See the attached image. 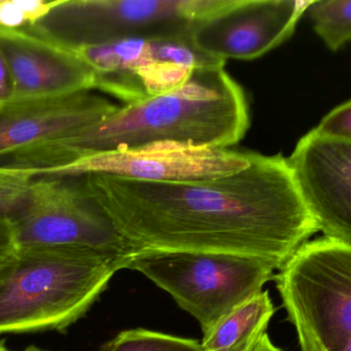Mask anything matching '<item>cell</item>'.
<instances>
[{
    "label": "cell",
    "mask_w": 351,
    "mask_h": 351,
    "mask_svg": "<svg viewBox=\"0 0 351 351\" xmlns=\"http://www.w3.org/2000/svg\"><path fill=\"white\" fill-rule=\"evenodd\" d=\"M22 351H47L45 350V349L40 348V347L36 346H29L27 347V348L24 349V350Z\"/></svg>",
    "instance_id": "obj_23"
},
{
    "label": "cell",
    "mask_w": 351,
    "mask_h": 351,
    "mask_svg": "<svg viewBox=\"0 0 351 351\" xmlns=\"http://www.w3.org/2000/svg\"><path fill=\"white\" fill-rule=\"evenodd\" d=\"M122 269L120 261L94 252L19 248L0 266V336L65 330Z\"/></svg>",
    "instance_id": "obj_3"
},
{
    "label": "cell",
    "mask_w": 351,
    "mask_h": 351,
    "mask_svg": "<svg viewBox=\"0 0 351 351\" xmlns=\"http://www.w3.org/2000/svg\"><path fill=\"white\" fill-rule=\"evenodd\" d=\"M225 64L195 69L172 91L121 106L98 124L16 152L3 164L40 176L104 152L156 145L229 149L245 136L250 117L245 92Z\"/></svg>",
    "instance_id": "obj_2"
},
{
    "label": "cell",
    "mask_w": 351,
    "mask_h": 351,
    "mask_svg": "<svg viewBox=\"0 0 351 351\" xmlns=\"http://www.w3.org/2000/svg\"><path fill=\"white\" fill-rule=\"evenodd\" d=\"M0 54L12 80L11 100L95 91V71L77 50L28 27L7 29L0 26Z\"/></svg>",
    "instance_id": "obj_12"
},
{
    "label": "cell",
    "mask_w": 351,
    "mask_h": 351,
    "mask_svg": "<svg viewBox=\"0 0 351 351\" xmlns=\"http://www.w3.org/2000/svg\"><path fill=\"white\" fill-rule=\"evenodd\" d=\"M100 351H202L199 341L145 328L124 330Z\"/></svg>",
    "instance_id": "obj_16"
},
{
    "label": "cell",
    "mask_w": 351,
    "mask_h": 351,
    "mask_svg": "<svg viewBox=\"0 0 351 351\" xmlns=\"http://www.w3.org/2000/svg\"><path fill=\"white\" fill-rule=\"evenodd\" d=\"M0 26L7 29H20L28 26L17 0H0Z\"/></svg>",
    "instance_id": "obj_19"
},
{
    "label": "cell",
    "mask_w": 351,
    "mask_h": 351,
    "mask_svg": "<svg viewBox=\"0 0 351 351\" xmlns=\"http://www.w3.org/2000/svg\"><path fill=\"white\" fill-rule=\"evenodd\" d=\"M248 165V152L156 145L88 156L44 176L104 173L145 182H184L230 176Z\"/></svg>",
    "instance_id": "obj_11"
},
{
    "label": "cell",
    "mask_w": 351,
    "mask_h": 351,
    "mask_svg": "<svg viewBox=\"0 0 351 351\" xmlns=\"http://www.w3.org/2000/svg\"><path fill=\"white\" fill-rule=\"evenodd\" d=\"M274 312L269 291H261L203 334L202 351H250L266 334Z\"/></svg>",
    "instance_id": "obj_14"
},
{
    "label": "cell",
    "mask_w": 351,
    "mask_h": 351,
    "mask_svg": "<svg viewBox=\"0 0 351 351\" xmlns=\"http://www.w3.org/2000/svg\"><path fill=\"white\" fill-rule=\"evenodd\" d=\"M95 71L94 90L137 104L180 87L195 69L221 64L186 38H131L77 49Z\"/></svg>",
    "instance_id": "obj_8"
},
{
    "label": "cell",
    "mask_w": 351,
    "mask_h": 351,
    "mask_svg": "<svg viewBox=\"0 0 351 351\" xmlns=\"http://www.w3.org/2000/svg\"><path fill=\"white\" fill-rule=\"evenodd\" d=\"M10 219L19 248L94 252L126 269L143 252L94 204L75 176H36L25 204Z\"/></svg>",
    "instance_id": "obj_7"
},
{
    "label": "cell",
    "mask_w": 351,
    "mask_h": 351,
    "mask_svg": "<svg viewBox=\"0 0 351 351\" xmlns=\"http://www.w3.org/2000/svg\"><path fill=\"white\" fill-rule=\"evenodd\" d=\"M121 106L93 90L10 100L0 106V159L93 126Z\"/></svg>",
    "instance_id": "obj_13"
},
{
    "label": "cell",
    "mask_w": 351,
    "mask_h": 351,
    "mask_svg": "<svg viewBox=\"0 0 351 351\" xmlns=\"http://www.w3.org/2000/svg\"><path fill=\"white\" fill-rule=\"evenodd\" d=\"M0 351H10L9 349H8L7 347H5L3 341H0Z\"/></svg>",
    "instance_id": "obj_24"
},
{
    "label": "cell",
    "mask_w": 351,
    "mask_h": 351,
    "mask_svg": "<svg viewBox=\"0 0 351 351\" xmlns=\"http://www.w3.org/2000/svg\"><path fill=\"white\" fill-rule=\"evenodd\" d=\"M18 250L19 247L11 219L0 217V266L7 263Z\"/></svg>",
    "instance_id": "obj_20"
},
{
    "label": "cell",
    "mask_w": 351,
    "mask_h": 351,
    "mask_svg": "<svg viewBox=\"0 0 351 351\" xmlns=\"http://www.w3.org/2000/svg\"><path fill=\"white\" fill-rule=\"evenodd\" d=\"M250 351H282L278 347L275 346L271 342L270 338L268 335L264 334L258 341L256 344L250 348Z\"/></svg>",
    "instance_id": "obj_22"
},
{
    "label": "cell",
    "mask_w": 351,
    "mask_h": 351,
    "mask_svg": "<svg viewBox=\"0 0 351 351\" xmlns=\"http://www.w3.org/2000/svg\"><path fill=\"white\" fill-rule=\"evenodd\" d=\"M226 0H55L29 29L77 49L131 38H186Z\"/></svg>",
    "instance_id": "obj_6"
},
{
    "label": "cell",
    "mask_w": 351,
    "mask_h": 351,
    "mask_svg": "<svg viewBox=\"0 0 351 351\" xmlns=\"http://www.w3.org/2000/svg\"><path fill=\"white\" fill-rule=\"evenodd\" d=\"M312 130L320 136L351 141L350 100L330 110Z\"/></svg>",
    "instance_id": "obj_18"
},
{
    "label": "cell",
    "mask_w": 351,
    "mask_h": 351,
    "mask_svg": "<svg viewBox=\"0 0 351 351\" xmlns=\"http://www.w3.org/2000/svg\"><path fill=\"white\" fill-rule=\"evenodd\" d=\"M274 279L302 351H351V245L308 240Z\"/></svg>",
    "instance_id": "obj_4"
},
{
    "label": "cell",
    "mask_w": 351,
    "mask_h": 351,
    "mask_svg": "<svg viewBox=\"0 0 351 351\" xmlns=\"http://www.w3.org/2000/svg\"><path fill=\"white\" fill-rule=\"evenodd\" d=\"M312 0H233L191 30L193 46L217 60H254L289 40Z\"/></svg>",
    "instance_id": "obj_9"
},
{
    "label": "cell",
    "mask_w": 351,
    "mask_h": 351,
    "mask_svg": "<svg viewBox=\"0 0 351 351\" xmlns=\"http://www.w3.org/2000/svg\"><path fill=\"white\" fill-rule=\"evenodd\" d=\"M287 163L318 231L351 245V141L309 131Z\"/></svg>",
    "instance_id": "obj_10"
},
{
    "label": "cell",
    "mask_w": 351,
    "mask_h": 351,
    "mask_svg": "<svg viewBox=\"0 0 351 351\" xmlns=\"http://www.w3.org/2000/svg\"><path fill=\"white\" fill-rule=\"evenodd\" d=\"M128 269L167 291L208 332L229 312L263 291L280 267L240 254L184 250H143Z\"/></svg>",
    "instance_id": "obj_5"
},
{
    "label": "cell",
    "mask_w": 351,
    "mask_h": 351,
    "mask_svg": "<svg viewBox=\"0 0 351 351\" xmlns=\"http://www.w3.org/2000/svg\"><path fill=\"white\" fill-rule=\"evenodd\" d=\"M250 165L221 178L145 182L75 176L85 194L141 250L240 254L282 266L317 233L281 154L248 152Z\"/></svg>",
    "instance_id": "obj_1"
},
{
    "label": "cell",
    "mask_w": 351,
    "mask_h": 351,
    "mask_svg": "<svg viewBox=\"0 0 351 351\" xmlns=\"http://www.w3.org/2000/svg\"><path fill=\"white\" fill-rule=\"evenodd\" d=\"M306 12L328 50L337 52L351 40V0H312Z\"/></svg>",
    "instance_id": "obj_15"
},
{
    "label": "cell",
    "mask_w": 351,
    "mask_h": 351,
    "mask_svg": "<svg viewBox=\"0 0 351 351\" xmlns=\"http://www.w3.org/2000/svg\"><path fill=\"white\" fill-rule=\"evenodd\" d=\"M34 178L30 170L0 166V217H13L23 207Z\"/></svg>",
    "instance_id": "obj_17"
},
{
    "label": "cell",
    "mask_w": 351,
    "mask_h": 351,
    "mask_svg": "<svg viewBox=\"0 0 351 351\" xmlns=\"http://www.w3.org/2000/svg\"><path fill=\"white\" fill-rule=\"evenodd\" d=\"M13 95L12 80L8 71L7 64L0 54V106L10 101Z\"/></svg>",
    "instance_id": "obj_21"
}]
</instances>
